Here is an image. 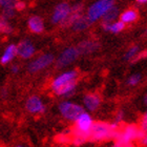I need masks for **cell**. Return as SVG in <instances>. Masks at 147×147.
<instances>
[{
  "mask_svg": "<svg viewBox=\"0 0 147 147\" xmlns=\"http://www.w3.org/2000/svg\"><path fill=\"white\" fill-rule=\"evenodd\" d=\"M55 141L58 144H68L71 143V128H67L64 131L60 132L55 137Z\"/></svg>",
  "mask_w": 147,
  "mask_h": 147,
  "instance_id": "18",
  "label": "cell"
},
{
  "mask_svg": "<svg viewBox=\"0 0 147 147\" xmlns=\"http://www.w3.org/2000/svg\"><path fill=\"white\" fill-rule=\"evenodd\" d=\"M146 34H147V31H146Z\"/></svg>",
  "mask_w": 147,
  "mask_h": 147,
  "instance_id": "39",
  "label": "cell"
},
{
  "mask_svg": "<svg viewBox=\"0 0 147 147\" xmlns=\"http://www.w3.org/2000/svg\"><path fill=\"white\" fill-rule=\"evenodd\" d=\"M25 7V3L22 2V1H17L15 4V9H18V11H22V9Z\"/></svg>",
  "mask_w": 147,
  "mask_h": 147,
  "instance_id": "32",
  "label": "cell"
},
{
  "mask_svg": "<svg viewBox=\"0 0 147 147\" xmlns=\"http://www.w3.org/2000/svg\"><path fill=\"white\" fill-rule=\"evenodd\" d=\"M14 14H15V9L14 7H5V9H3L2 17L5 19L12 18Z\"/></svg>",
  "mask_w": 147,
  "mask_h": 147,
  "instance_id": "27",
  "label": "cell"
},
{
  "mask_svg": "<svg viewBox=\"0 0 147 147\" xmlns=\"http://www.w3.org/2000/svg\"><path fill=\"white\" fill-rule=\"evenodd\" d=\"M101 97L97 92H87L82 99V106L87 113H95L101 106Z\"/></svg>",
  "mask_w": 147,
  "mask_h": 147,
  "instance_id": "10",
  "label": "cell"
},
{
  "mask_svg": "<svg viewBox=\"0 0 147 147\" xmlns=\"http://www.w3.org/2000/svg\"><path fill=\"white\" fill-rule=\"evenodd\" d=\"M28 28L32 32H34L36 34H39L43 31L44 25H43L42 19L38 17V16H34L32 18L28 19Z\"/></svg>",
  "mask_w": 147,
  "mask_h": 147,
  "instance_id": "16",
  "label": "cell"
},
{
  "mask_svg": "<svg viewBox=\"0 0 147 147\" xmlns=\"http://www.w3.org/2000/svg\"><path fill=\"white\" fill-rule=\"evenodd\" d=\"M16 147H28V146H26V145H22V144H18V145H16Z\"/></svg>",
  "mask_w": 147,
  "mask_h": 147,
  "instance_id": "38",
  "label": "cell"
},
{
  "mask_svg": "<svg viewBox=\"0 0 147 147\" xmlns=\"http://www.w3.org/2000/svg\"><path fill=\"white\" fill-rule=\"evenodd\" d=\"M55 60V57L52 54H44L38 57L37 59L33 60V61L28 64V71L31 74H36L38 71H43L44 68L49 67V65L52 64Z\"/></svg>",
  "mask_w": 147,
  "mask_h": 147,
  "instance_id": "7",
  "label": "cell"
},
{
  "mask_svg": "<svg viewBox=\"0 0 147 147\" xmlns=\"http://www.w3.org/2000/svg\"><path fill=\"white\" fill-rule=\"evenodd\" d=\"M17 51H18V56H20L22 59H30L35 54L34 45L28 40L21 41L19 43L17 46Z\"/></svg>",
  "mask_w": 147,
  "mask_h": 147,
  "instance_id": "12",
  "label": "cell"
},
{
  "mask_svg": "<svg viewBox=\"0 0 147 147\" xmlns=\"http://www.w3.org/2000/svg\"><path fill=\"white\" fill-rule=\"evenodd\" d=\"M99 46H100V44L98 42H96V41L84 40V41H82V42H80L78 44L77 49L79 51L80 55H88V54L96 52L99 49Z\"/></svg>",
  "mask_w": 147,
  "mask_h": 147,
  "instance_id": "14",
  "label": "cell"
},
{
  "mask_svg": "<svg viewBox=\"0 0 147 147\" xmlns=\"http://www.w3.org/2000/svg\"><path fill=\"white\" fill-rule=\"evenodd\" d=\"M11 71H12V73L13 74H17V73H19V66L17 64H14L11 67Z\"/></svg>",
  "mask_w": 147,
  "mask_h": 147,
  "instance_id": "35",
  "label": "cell"
},
{
  "mask_svg": "<svg viewBox=\"0 0 147 147\" xmlns=\"http://www.w3.org/2000/svg\"><path fill=\"white\" fill-rule=\"evenodd\" d=\"M77 78H78V71H75V69L64 71V73L60 74L59 76H57L55 79L53 80L52 83H51V88H52L53 92H55L62 86L66 85L67 83L77 80Z\"/></svg>",
  "mask_w": 147,
  "mask_h": 147,
  "instance_id": "9",
  "label": "cell"
},
{
  "mask_svg": "<svg viewBox=\"0 0 147 147\" xmlns=\"http://www.w3.org/2000/svg\"><path fill=\"white\" fill-rule=\"evenodd\" d=\"M121 126L115 122L107 123L104 121H95L92 125L89 140L90 142H106L116 140Z\"/></svg>",
  "mask_w": 147,
  "mask_h": 147,
  "instance_id": "1",
  "label": "cell"
},
{
  "mask_svg": "<svg viewBox=\"0 0 147 147\" xmlns=\"http://www.w3.org/2000/svg\"><path fill=\"white\" fill-rule=\"evenodd\" d=\"M16 0H0V5H2L4 9L5 7H15Z\"/></svg>",
  "mask_w": 147,
  "mask_h": 147,
  "instance_id": "28",
  "label": "cell"
},
{
  "mask_svg": "<svg viewBox=\"0 0 147 147\" xmlns=\"http://www.w3.org/2000/svg\"><path fill=\"white\" fill-rule=\"evenodd\" d=\"M140 128H141L143 135H147V113H145L140 121Z\"/></svg>",
  "mask_w": 147,
  "mask_h": 147,
  "instance_id": "26",
  "label": "cell"
},
{
  "mask_svg": "<svg viewBox=\"0 0 147 147\" xmlns=\"http://www.w3.org/2000/svg\"><path fill=\"white\" fill-rule=\"evenodd\" d=\"M139 54V46L135 45L130 47V49L126 52V54L124 55V59L126 61H132L134 59L137 57V55Z\"/></svg>",
  "mask_w": 147,
  "mask_h": 147,
  "instance_id": "22",
  "label": "cell"
},
{
  "mask_svg": "<svg viewBox=\"0 0 147 147\" xmlns=\"http://www.w3.org/2000/svg\"><path fill=\"white\" fill-rule=\"evenodd\" d=\"M76 89H77V80L75 81H71V82L67 83L66 85L62 86L60 88H58L57 90L54 92L56 96H58V97H62V98H71L75 95V92H76Z\"/></svg>",
  "mask_w": 147,
  "mask_h": 147,
  "instance_id": "13",
  "label": "cell"
},
{
  "mask_svg": "<svg viewBox=\"0 0 147 147\" xmlns=\"http://www.w3.org/2000/svg\"><path fill=\"white\" fill-rule=\"evenodd\" d=\"M13 32L12 25L9 24V21L2 16H0V33L2 34H11Z\"/></svg>",
  "mask_w": 147,
  "mask_h": 147,
  "instance_id": "21",
  "label": "cell"
},
{
  "mask_svg": "<svg viewBox=\"0 0 147 147\" xmlns=\"http://www.w3.org/2000/svg\"><path fill=\"white\" fill-rule=\"evenodd\" d=\"M58 110L62 118L71 123H75L83 113H85V109L82 105L69 100L60 102L58 105Z\"/></svg>",
  "mask_w": 147,
  "mask_h": 147,
  "instance_id": "2",
  "label": "cell"
},
{
  "mask_svg": "<svg viewBox=\"0 0 147 147\" xmlns=\"http://www.w3.org/2000/svg\"><path fill=\"white\" fill-rule=\"evenodd\" d=\"M141 79H142V77L140 74H134V75H131V76L127 79V85H129V86L138 85L139 83H140V81H141Z\"/></svg>",
  "mask_w": 147,
  "mask_h": 147,
  "instance_id": "24",
  "label": "cell"
},
{
  "mask_svg": "<svg viewBox=\"0 0 147 147\" xmlns=\"http://www.w3.org/2000/svg\"><path fill=\"white\" fill-rule=\"evenodd\" d=\"M118 16H119V9L116 6H113L105 13V15L102 18H103V22L105 23H111L113 20H116Z\"/></svg>",
  "mask_w": 147,
  "mask_h": 147,
  "instance_id": "20",
  "label": "cell"
},
{
  "mask_svg": "<svg viewBox=\"0 0 147 147\" xmlns=\"http://www.w3.org/2000/svg\"><path fill=\"white\" fill-rule=\"evenodd\" d=\"M24 107L28 113L35 115V116L44 115L46 113L45 103L43 102V100L40 98L39 96L37 95H32L26 99Z\"/></svg>",
  "mask_w": 147,
  "mask_h": 147,
  "instance_id": "6",
  "label": "cell"
},
{
  "mask_svg": "<svg viewBox=\"0 0 147 147\" xmlns=\"http://www.w3.org/2000/svg\"><path fill=\"white\" fill-rule=\"evenodd\" d=\"M144 104L147 106V94L145 95V97H144Z\"/></svg>",
  "mask_w": 147,
  "mask_h": 147,
  "instance_id": "36",
  "label": "cell"
},
{
  "mask_svg": "<svg viewBox=\"0 0 147 147\" xmlns=\"http://www.w3.org/2000/svg\"><path fill=\"white\" fill-rule=\"evenodd\" d=\"M0 96H1V98L2 99L7 98V96H9V90H7L6 88H2L1 89V92H0Z\"/></svg>",
  "mask_w": 147,
  "mask_h": 147,
  "instance_id": "34",
  "label": "cell"
},
{
  "mask_svg": "<svg viewBox=\"0 0 147 147\" xmlns=\"http://www.w3.org/2000/svg\"><path fill=\"white\" fill-rule=\"evenodd\" d=\"M113 3H115V0H99L94 3L87 12V17L90 20V22H94L98 20L99 18L103 17L105 13L107 12L110 7H113Z\"/></svg>",
  "mask_w": 147,
  "mask_h": 147,
  "instance_id": "5",
  "label": "cell"
},
{
  "mask_svg": "<svg viewBox=\"0 0 147 147\" xmlns=\"http://www.w3.org/2000/svg\"><path fill=\"white\" fill-rule=\"evenodd\" d=\"M125 28V23H123L122 21H118V22H113L109 25V30L108 31L111 32V33H120L121 31H123Z\"/></svg>",
  "mask_w": 147,
  "mask_h": 147,
  "instance_id": "23",
  "label": "cell"
},
{
  "mask_svg": "<svg viewBox=\"0 0 147 147\" xmlns=\"http://www.w3.org/2000/svg\"><path fill=\"white\" fill-rule=\"evenodd\" d=\"M71 7L66 2L59 3L58 5L55 7V11L53 13V23H61L62 21H64L71 14Z\"/></svg>",
  "mask_w": 147,
  "mask_h": 147,
  "instance_id": "11",
  "label": "cell"
},
{
  "mask_svg": "<svg viewBox=\"0 0 147 147\" xmlns=\"http://www.w3.org/2000/svg\"><path fill=\"white\" fill-rule=\"evenodd\" d=\"M94 119L92 115L87 111L83 113L78 118L76 122L74 123V126L71 127V137L73 136H81L84 137L87 140H89V136L92 131V125H94Z\"/></svg>",
  "mask_w": 147,
  "mask_h": 147,
  "instance_id": "4",
  "label": "cell"
},
{
  "mask_svg": "<svg viewBox=\"0 0 147 147\" xmlns=\"http://www.w3.org/2000/svg\"><path fill=\"white\" fill-rule=\"evenodd\" d=\"M124 119H125V111L123 109H120L117 111L115 119H113V122L118 124V125H121V123L124 121Z\"/></svg>",
  "mask_w": 147,
  "mask_h": 147,
  "instance_id": "25",
  "label": "cell"
},
{
  "mask_svg": "<svg viewBox=\"0 0 147 147\" xmlns=\"http://www.w3.org/2000/svg\"><path fill=\"white\" fill-rule=\"evenodd\" d=\"M139 144L141 145L142 147H147V135H143L142 138L139 140Z\"/></svg>",
  "mask_w": 147,
  "mask_h": 147,
  "instance_id": "31",
  "label": "cell"
},
{
  "mask_svg": "<svg viewBox=\"0 0 147 147\" xmlns=\"http://www.w3.org/2000/svg\"><path fill=\"white\" fill-rule=\"evenodd\" d=\"M18 55V51H17V45L15 44H9L5 49L4 53L2 54L1 58H0V63L2 65L9 64L16 56Z\"/></svg>",
  "mask_w": 147,
  "mask_h": 147,
  "instance_id": "15",
  "label": "cell"
},
{
  "mask_svg": "<svg viewBox=\"0 0 147 147\" xmlns=\"http://www.w3.org/2000/svg\"><path fill=\"white\" fill-rule=\"evenodd\" d=\"M147 58V51H143V52L139 53L138 55H137V57H136L134 60H132V63H136V62L140 61V60H142V59H145Z\"/></svg>",
  "mask_w": 147,
  "mask_h": 147,
  "instance_id": "30",
  "label": "cell"
},
{
  "mask_svg": "<svg viewBox=\"0 0 147 147\" xmlns=\"http://www.w3.org/2000/svg\"><path fill=\"white\" fill-rule=\"evenodd\" d=\"M139 3H146L147 2V0H137Z\"/></svg>",
  "mask_w": 147,
  "mask_h": 147,
  "instance_id": "37",
  "label": "cell"
},
{
  "mask_svg": "<svg viewBox=\"0 0 147 147\" xmlns=\"http://www.w3.org/2000/svg\"><path fill=\"white\" fill-rule=\"evenodd\" d=\"M109 147H134V145L132 144H120V143L115 142V143Z\"/></svg>",
  "mask_w": 147,
  "mask_h": 147,
  "instance_id": "33",
  "label": "cell"
},
{
  "mask_svg": "<svg viewBox=\"0 0 147 147\" xmlns=\"http://www.w3.org/2000/svg\"><path fill=\"white\" fill-rule=\"evenodd\" d=\"M80 56V53L77 47H67L61 53V55L59 56L57 61H56V67L63 68L71 64L74 61H76L77 58Z\"/></svg>",
  "mask_w": 147,
  "mask_h": 147,
  "instance_id": "8",
  "label": "cell"
},
{
  "mask_svg": "<svg viewBox=\"0 0 147 147\" xmlns=\"http://www.w3.org/2000/svg\"><path fill=\"white\" fill-rule=\"evenodd\" d=\"M82 11H83L82 3H77V4H75L71 9V12L75 13V14H82Z\"/></svg>",
  "mask_w": 147,
  "mask_h": 147,
  "instance_id": "29",
  "label": "cell"
},
{
  "mask_svg": "<svg viewBox=\"0 0 147 147\" xmlns=\"http://www.w3.org/2000/svg\"><path fill=\"white\" fill-rule=\"evenodd\" d=\"M138 18V13L136 12L135 9H127L124 13H122L121 15V21L123 23H130L137 20Z\"/></svg>",
  "mask_w": 147,
  "mask_h": 147,
  "instance_id": "19",
  "label": "cell"
},
{
  "mask_svg": "<svg viewBox=\"0 0 147 147\" xmlns=\"http://www.w3.org/2000/svg\"><path fill=\"white\" fill-rule=\"evenodd\" d=\"M143 132L139 125L127 124L120 128L115 142L120 144H132L135 141H139L142 138Z\"/></svg>",
  "mask_w": 147,
  "mask_h": 147,
  "instance_id": "3",
  "label": "cell"
},
{
  "mask_svg": "<svg viewBox=\"0 0 147 147\" xmlns=\"http://www.w3.org/2000/svg\"><path fill=\"white\" fill-rule=\"evenodd\" d=\"M90 20L88 19L87 16H80L79 18L77 19L76 21L74 22V24L71 25L74 28V31L76 32H81V31H84L86 28H88L89 25H90Z\"/></svg>",
  "mask_w": 147,
  "mask_h": 147,
  "instance_id": "17",
  "label": "cell"
}]
</instances>
